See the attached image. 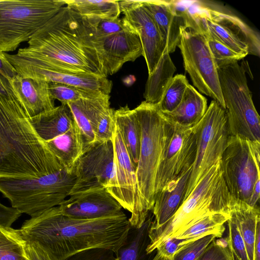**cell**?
<instances>
[{
  "mask_svg": "<svg viewBox=\"0 0 260 260\" xmlns=\"http://www.w3.org/2000/svg\"><path fill=\"white\" fill-rule=\"evenodd\" d=\"M112 140L114 148V169L106 189L132 215L135 211L138 195L136 167L131 160L116 124Z\"/></svg>",
  "mask_w": 260,
  "mask_h": 260,
  "instance_id": "cell-18",
  "label": "cell"
},
{
  "mask_svg": "<svg viewBox=\"0 0 260 260\" xmlns=\"http://www.w3.org/2000/svg\"><path fill=\"white\" fill-rule=\"evenodd\" d=\"M114 162L112 139L84 146L73 169L76 181L70 195L91 188H106L113 175Z\"/></svg>",
  "mask_w": 260,
  "mask_h": 260,
  "instance_id": "cell-14",
  "label": "cell"
},
{
  "mask_svg": "<svg viewBox=\"0 0 260 260\" xmlns=\"http://www.w3.org/2000/svg\"><path fill=\"white\" fill-rule=\"evenodd\" d=\"M66 7L83 17L119 18L121 13L116 1L64 0Z\"/></svg>",
  "mask_w": 260,
  "mask_h": 260,
  "instance_id": "cell-30",
  "label": "cell"
},
{
  "mask_svg": "<svg viewBox=\"0 0 260 260\" xmlns=\"http://www.w3.org/2000/svg\"><path fill=\"white\" fill-rule=\"evenodd\" d=\"M197 260H233L228 237L214 239Z\"/></svg>",
  "mask_w": 260,
  "mask_h": 260,
  "instance_id": "cell-39",
  "label": "cell"
},
{
  "mask_svg": "<svg viewBox=\"0 0 260 260\" xmlns=\"http://www.w3.org/2000/svg\"><path fill=\"white\" fill-rule=\"evenodd\" d=\"M194 127L196 155L183 202L210 169L220 160L229 137L225 111L214 100L211 102L204 116Z\"/></svg>",
  "mask_w": 260,
  "mask_h": 260,
  "instance_id": "cell-9",
  "label": "cell"
},
{
  "mask_svg": "<svg viewBox=\"0 0 260 260\" xmlns=\"http://www.w3.org/2000/svg\"><path fill=\"white\" fill-rule=\"evenodd\" d=\"M260 142L229 135L220 164L226 185L236 199L249 204L260 179Z\"/></svg>",
  "mask_w": 260,
  "mask_h": 260,
  "instance_id": "cell-11",
  "label": "cell"
},
{
  "mask_svg": "<svg viewBox=\"0 0 260 260\" xmlns=\"http://www.w3.org/2000/svg\"><path fill=\"white\" fill-rule=\"evenodd\" d=\"M82 29L96 53L106 77L117 72L125 62L143 56L139 37L130 25L121 31L102 37L90 35Z\"/></svg>",
  "mask_w": 260,
  "mask_h": 260,
  "instance_id": "cell-16",
  "label": "cell"
},
{
  "mask_svg": "<svg viewBox=\"0 0 260 260\" xmlns=\"http://www.w3.org/2000/svg\"><path fill=\"white\" fill-rule=\"evenodd\" d=\"M0 74L5 78L10 80L17 74L14 67L8 61L4 53L0 51Z\"/></svg>",
  "mask_w": 260,
  "mask_h": 260,
  "instance_id": "cell-43",
  "label": "cell"
},
{
  "mask_svg": "<svg viewBox=\"0 0 260 260\" xmlns=\"http://www.w3.org/2000/svg\"><path fill=\"white\" fill-rule=\"evenodd\" d=\"M207 108L206 98L189 84L178 106L171 112L161 113L173 124L192 127L201 120Z\"/></svg>",
  "mask_w": 260,
  "mask_h": 260,
  "instance_id": "cell-24",
  "label": "cell"
},
{
  "mask_svg": "<svg viewBox=\"0 0 260 260\" xmlns=\"http://www.w3.org/2000/svg\"><path fill=\"white\" fill-rule=\"evenodd\" d=\"M231 213L234 216L244 241L249 260H254V243L257 222L260 221L258 206L252 207L234 198Z\"/></svg>",
  "mask_w": 260,
  "mask_h": 260,
  "instance_id": "cell-28",
  "label": "cell"
},
{
  "mask_svg": "<svg viewBox=\"0 0 260 260\" xmlns=\"http://www.w3.org/2000/svg\"><path fill=\"white\" fill-rule=\"evenodd\" d=\"M29 119L35 131L45 142L65 133L75 123L67 104H62Z\"/></svg>",
  "mask_w": 260,
  "mask_h": 260,
  "instance_id": "cell-25",
  "label": "cell"
},
{
  "mask_svg": "<svg viewBox=\"0 0 260 260\" xmlns=\"http://www.w3.org/2000/svg\"><path fill=\"white\" fill-rule=\"evenodd\" d=\"M188 84L185 76L177 74L173 77L157 104L160 111L162 113L173 111L182 101Z\"/></svg>",
  "mask_w": 260,
  "mask_h": 260,
  "instance_id": "cell-33",
  "label": "cell"
},
{
  "mask_svg": "<svg viewBox=\"0 0 260 260\" xmlns=\"http://www.w3.org/2000/svg\"><path fill=\"white\" fill-rule=\"evenodd\" d=\"M229 135L260 142V119L247 84L245 62L218 69Z\"/></svg>",
  "mask_w": 260,
  "mask_h": 260,
  "instance_id": "cell-7",
  "label": "cell"
},
{
  "mask_svg": "<svg viewBox=\"0 0 260 260\" xmlns=\"http://www.w3.org/2000/svg\"><path fill=\"white\" fill-rule=\"evenodd\" d=\"M216 238L218 237L216 235L210 234L188 242L175 253L173 260H197L208 245Z\"/></svg>",
  "mask_w": 260,
  "mask_h": 260,
  "instance_id": "cell-37",
  "label": "cell"
},
{
  "mask_svg": "<svg viewBox=\"0 0 260 260\" xmlns=\"http://www.w3.org/2000/svg\"><path fill=\"white\" fill-rule=\"evenodd\" d=\"M260 179L258 180L254 185L252 190V194L248 205L252 207L258 206L257 205L258 203L260 197Z\"/></svg>",
  "mask_w": 260,
  "mask_h": 260,
  "instance_id": "cell-45",
  "label": "cell"
},
{
  "mask_svg": "<svg viewBox=\"0 0 260 260\" xmlns=\"http://www.w3.org/2000/svg\"><path fill=\"white\" fill-rule=\"evenodd\" d=\"M49 89L54 100L62 104H67L82 98H89L103 93L83 89L74 86L58 83L49 82Z\"/></svg>",
  "mask_w": 260,
  "mask_h": 260,
  "instance_id": "cell-34",
  "label": "cell"
},
{
  "mask_svg": "<svg viewBox=\"0 0 260 260\" xmlns=\"http://www.w3.org/2000/svg\"><path fill=\"white\" fill-rule=\"evenodd\" d=\"M230 216V214L226 213L208 215L171 237L180 239H197L208 235L214 234L220 238L225 230L224 224Z\"/></svg>",
  "mask_w": 260,
  "mask_h": 260,
  "instance_id": "cell-31",
  "label": "cell"
},
{
  "mask_svg": "<svg viewBox=\"0 0 260 260\" xmlns=\"http://www.w3.org/2000/svg\"><path fill=\"white\" fill-rule=\"evenodd\" d=\"M114 117L126 150L137 167L141 138V126L137 113L135 109L132 110L126 105L114 110Z\"/></svg>",
  "mask_w": 260,
  "mask_h": 260,
  "instance_id": "cell-27",
  "label": "cell"
},
{
  "mask_svg": "<svg viewBox=\"0 0 260 260\" xmlns=\"http://www.w3.org/2000/svg\"><path fill=\"white\" fill-rule=\"evenodd\" d=\"M151 15L165 47L169 53L174 52L180 39L181 28L189 25V11H180L174 1L164 0L141 1Z\"/></svg>",
  "mask_w": 260,
  "mask_h": 260,
  "instance_id": "cell-20",
  "label": "cell"
},
{
  "mask_svg": "<svg viewBox=\"0 0 260 260\" xmlns=\"http://www.w3.org/2000/svg\"><path fill=\"white\" fill-rule=\"evenodd\" d=\"M123 17L136 31L141 41L148 71L151 74L166 51L157 26L141 1H118Z\"/></svg>",
  "mask_w": 260,
  "mask_h": 260,
  "instance_id": "cell-17",
  "label": "cell"
},
{
  "mask_svg": "<svg viewBox=\"0 0 260 260\" xmlns=\"http://www.w3.org/2000/svg\"><path fill=\"white\" fill-rule=\"evenodd\" d=\"M254 260H260V221L257 223L254 243Z\"/></svg>",
  "mask_w": 260,
  "mask_h": 260,
  "instance_id": "cell-46",
  "label": "cell"
},
{
  "mask_svg": "<svg viewBox=\"0 0 260 260\" xmlns=\"http://www.w3.org/2000/svg\"><path fill=\"white\" fill-rule=\"evenodd\" d=\"M64 168L14 95H0V178H38Z\"/></svg>",
  "mask_w": 260,
  "mask_h": 260,
  "instance_id": "cell-2",
  "label": "cell"
},
{
  "mask_svg": "<svg viewBox=\"0 0 260 260\" xmlns=\"http://www.w3.org/2000/svg\"><path fill=\"white\" fill-rule=\"evenodd\" d=\"M114 260H118V258L117 257Z\"/></svg>",
  "mask_w": 260,
  "mask_h": 260,
  "instance_id": "cell-48",
  "label": "cell"
},
{
  "mask_svg": "<svg viewBox=\"0 0 260 260\" xmlns=\"http://www.w3.org/2000/svg\"><path fill=\"white\" fill-rule=\"evenodd\" d=\"M0 95L10 97L13 96L11 85L6 78L0 74Z\"/></svg>",
  "mask_w": 260,
  "mask_h": 260,
  "instance_id": "cell-44",
  "label": "cell"
},
{
  "mask_svg": "<svg viewBox=\"0 0 260 260\" xmlns=\"http://www.w3.org/2000/svg\"><path fill=\"white\" fill-rule=\"evenodd\" d=\"M45 143L64 168L73 172L84 147L82 134L76 122L65 133Z\"/></svg>",
  "mask_w": 260,
  "mask_h": 260,
  "instance_id": "cell-26",
  "label": "cell"
},
{
  "mask_svg": "<svg viewBox=\"0 0 260 260\" xmlns=\"http://www.w3.org/2000/svg\"><path fill=\"white\" fill-rule=\"evenodd\" d=\"M204 35L217 69L238 62L245 57L244 55L236 52L210 36Z\"/></svg>",
  "mask_w": 260,
  "mask_h": 260,
  "instance_id": "cell-35",
  "label": "cell"
},
{
  "mask_svg": "<svg viewBox=\"0 0 260 260\" xmlns=\"http://www.w3.org/2000/svg\"><path fill=\"white\" fill-rule=\"evenodd\" d=\"M83 139L84 146L95 142L93 126L100 114L110 108V95L104 93L67 103Z\"/></svg>",
  "mask_w": 260,
  "mask_h": 260,
  "instance_id": "cell-23",
  "label": "cell"
},
{
  "mask_svg": "<svg viewBox=\"0 0 260 260\" xmlns=\"http://www.w3.org/2000/svg\"><path fill=\"white\" fill-rule=\"evenodd\" d=\"M58 206L68 217L91 219L120 212L122 206L105 187H94L72 194Z\"/></svg>",
  "mask_w": 260,
  "mask_h": 260,
  "instance_id": "cell-19",
  "label": "cell"
},
{
  "mask_svg": "<svg viewBox=\"0 0 260 260\" xmlns=\"http://www.w3.org/2000/svg\"><path fill=\"white\" fill-rule=\"evenodd\" d=\"M26 244L19 229L0 225V260H29Z\"/></svg>",
  "mask_w": 260,
  "mask_h": 260,
  "instance_id": "cell-32",
  "label": "cell"
},
{
  "mask_svg": "<svg viewBox=\"0 0 260 260\" xmlns=\"http://www.w3.org/2000/svg\"><path fill=\"white\" fill-rule=\"evenodd\" d=\"M16 54L36 64L105 77L77 15L66 6L32 36L27 46L19 49Z\"/></svg>",
  "mask_w": 260,
  "mask_h": 260,
  "instance_id": "cell-3",
  "label": "cell"
},
{
  "mask_svg": "<svg viewBox=\"0 0 260 260\" xmlns=\"http://www.w3.org/2000/svg\"><path fill=\"white\" fill-rule=\"evenodd\" d=\"M197 239H180L175 237H168L157 246L156 250L165 257L173 259L174 254L181 247L188 242Z\"/></svg>",
  "mask_w": 260,
  "mask_h": 260,
  "instance_id": "cell-40",
  "label": "cell"
},
{
  "mask_svg": "<svg viewBox=\"0 0 260 260\" xmlns=\"http://www.w3.org/2000/svg\"><path fill=\"white\" fill-rule=\"evenodd\" d=\"M196 151L194 126L183 127L169 122L165 147L156 176L155 199L167 184L192 168Z\"/></svg>",
  "mask_w": 260,
  "mask_h": 260,
  "instance_id": "cell-13",
  "label": "cell"
},
{
  "mask_svg": "<svg viewBox=\"0 0 260 260\" xmlns=\"http://www.w3.org/2000/svg\"><path fill=\"white\" fill-rule=\"evenodd\" d=\"M152 260H173V259H168L164 256H162L158 252H156L155 256Z\"/></svg>",
  "mask_w": 260,
  "mask_h": 260,
  "instance_id": "cell-47",
  "label": "cell"
},
{
  "mask_svg": "<svg viewBox=\"0 0 260 260\" xmlns=\"http://www.w3.org/2000/svg\"><path fill=\"white\" fill-rule=\"evenodd\" d=\"M189 25L181 28L177 47L180 49L185 70L199 91L217 102L224 110L218 69L204 34L191 18Z\"/></svg>",
  "mask_w": 260,
  "mask_h": 260,
  "instance_id": "cell-10",
  "label": "cell"
},
{
  "mask_svg": "<svg viewBox=\"0 0 260 260\" xmlns=\"http://www.w3.org/2000/svg\"><path fill=\"white\" fill-rule=\"evenodd\" d=\"M141 129V145L136 167L137 200L128 220L137 230L144 223L155 202V184L169 127L157 105L145 101L135 108Z\"/></svg>",
  "mask_w": 260,
  "mask_h": 260,
  "instance_id": "cell-4",
  "label": "cell"
},
{
  "mask_svg": "<svg viewBox=\"0 0 260 260\" xmlns=\"http://www.w3.org/2000/svg\"><path fill=\"white\" fill-rule=\"evenodd\" d=\"M76 176L65 168L38 178H0V192L12 207L35 217L59 206L70 196Z\"/></svg>",
  "mask_w": 260,
  "mask_h": 260,
  "instance_id": "cell-6",
  "label": "cell"
},
{
  "mask_svg": "<svg viewBox=\"0 0 260 260\" xmlns=\"http://www.w3.org/2000/svg\"><path fill=\"white\" fill-rule=\"evenodd\" d=\"M22 214L17 208L8 207L0 203V225L11 227L12 224Z\"/></svg>",
  "mask_w": 260,
  "mask_h": 260,
  "instance_id": "cell-42",
  "label": "cell"
},
{
  "mask_svg": "<svg viewBox=\"0 0 260 260\" xmlns=\"http://www.w3.org/2000/svg\"><path fill=\"white\" fill-rule=\"evenodd\" d=\"M190 16L200 30L236 52L259 56V34L239 17L209 6H200Z\"/></svg>",
  "mask_w": 260,
  "mask_h": 260,
  "instance_id": "cell-12",
  "label": "cell"
},
{
  "mask_svg": "<svg viewBox=\"0 0 260 260\" xmlns=\"http://www.w3.org/2000/svg\"><path fill=\"white\" fill-rule=\"evenodd\" d=\"M191 168L169 182L157 194L152 209L154 219L149 231L162 226L173 216L182 205Z\"/></svg>",
  "mask_w": 260,
  "mask_h": 260,
  "instance_id": "cell-22",
  "label": "cell"
},
{
  "mask_svg": "<svg viewBox=\"0 0 260 260\" xmlns=\"http://www.w3.org/2000/svg\"><path fill=\"white\" fill-rule=\"evenodd\" d=\"M66 6L64 0H0V51L16 50Z\"/></svg>",
  "mask_w": 260,
  "mask_h": 260,
  "instance_id": "cell-8",
  "label": "cell"
},
{
  "mask_svg": "<svg viewBox=\"0 0 260 260\" xmlns=\"http://www.w3.org/2000/svg\"><path fill=\"white\" fill-rule=\"evenodd\" d=\"M152 220L150 213L143 225L137 229L138 232L129 245L119 250L117 257L118 260H138L141 244L145 236L148 234Z\"/></svg>",
  "mask_w": 260,
  "mask_h": 260,
  "instance_id": "cell-38",
  "label": "cell"
},
{
  "mask_svg": "<svg viewBox=\"0 0 260 260\" xmlns=\"http://www.w3.org/2000/svg\"><path fill=\"white\" fill-rule=\"evenodd\" d=\"M4 53L17 74L23 77L41 79L48 82L63 83L106 94H109L111 91L112 82L107 77L42 66L18 56L16 54Z\"/></svg>",
  "mask_w": 260,
  "mask_h": 260,
  "instance_id": "cell-15",
  "label": "cell"
},
{
  "mask_svg": "<svg viewBox=\"0 0 260 260\" xmlns=\"http://www.w3.org/2000/svg\"><path fill=\"white\" fill-rule=\"evenodd\" d=\"M176 70L170 53L165 52L154 70L148 75L144 93L145 102L155 105L159 103Z\"/></svg>",
  "mask_w": 260,
  "mask_h": 260,
  "instance_id": "cell-29",
  "label": "cell"
},
{
  "mask_svg": "<svg viewBox=\"0 0 260 260\" xmlns=\"http://www.w3.org/2000/svg\"><path fill=\"white\" fill-rule=\"evenodd\" d=\"M9 82L14 96L29 118L55 107L48 82L24 77L18 74Z\"/></svg>",
  "mask_w": 260,
  "mask_h": 260,
  "instance_id": "cell-21",
  "label": "cell"
},
{
  "mask_svg": "<svg viewBox=\"0 0 260 260\" xmlns=\"http://www.w3.org/2000/svg\"><path fill=\"white\" fill-rule=\"evenodd\" d=\"M131 225L122 212L95 219L62 215L58 206L25 220L19 229L27 242L38 244L57 260L87 250L118 253L127 239Z\"/></svg>",
  "mask_w": 260,
  "mask_h": 260,
  "instance_id": "cell-1",
  "label": "cell"
},
{
  "mask_svg": "<svg viewBox=\"0 0 260 260\" xmlns=\"http://www.w3.org/2000/svg\"><path fill=\"white\" fill-rule=\"evenodd\" d=\"M26 250L29 260H57L36 243L27 242Z\"/></svg>",
  "mask_w": 260,
  "mask_h": 260,
  "instance_id": "cell-41",
  "label": "cell"
},
{
  "mask_svg": "<svg viewBox=\"0 0 260 260\" xmlns=\"http://www.w3.org/2000/svg\"><path fill=\"white\" fill-rule=\"evenodd\" d=\"M227 221L229 227L228 244L233 260H249L244 241L233 214Z\"/></svg>",
  "mask_w": 260,
  "mask_h": 260,
  "instance_id": "cell-36",
  "label": "cell"
},
{
  "mask_svg": "<svg viewBox=\"0 0 260 260\" xmlns=\"http://www.w3.org/2000/svg\"><path fill=\"white\" fill-rule=\"evenodd\" d=\"M234 197L224 180L220 160L198 183L177 212L160 227L149 231L147 254L165 239L173 237L198 220L215 213L230 214Z\"/></svg>",
  "mask_w": 260,
  "mask_h": 260,
  "instance_id": "cell-5",
  "label": "cell"
}]
</instances>
